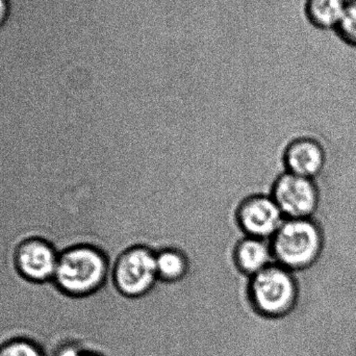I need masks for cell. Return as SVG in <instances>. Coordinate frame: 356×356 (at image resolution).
Masks as SVG:
<instances>
[{
	"label": "cell",
	"instance_id": "obj_1",
	"mask_svg": "<svg viewBox=\"0 0 356 356\" xmlns=\"http://www.w3.org/2000/svg\"><path fill=\"white\" fill-rule=\"evenodd\" d=\"M119 257H108L99 248L90 245L71 247L60 253L52 282L65 294L87 296L106 284Z\"/></svg>",
	"mask_w": 356,
	"mask_h": 356
},
{
	"label": "cell",
	"instance_id": "obj_2",
	"mask_svg": "<svg viewBox=\"0 0 356 356\" xmlns=\"http://www.w3.org/2000/svg\"><path fill=\"white\" fill-rule=\"evenodd\" d=\"M321 234L307 219L284 220L271 247L275 264L290 271L305 269L314 263L321 250Z\"/></svg>",
	"mask_w": 356,
	"mask_h": 356
},
{
	"label": "cell",
	"instance_id": "obj_3",
	"mask_svg": "<svg viewBox=\"0 0 356 356\" xmlns=\"http://www.w3.org/2000/svg\"><path fill=\"white\" fill-rule=\"evenodd\" d=\"M250 296L259 313L267 317H282L292 312L298 302V282L292 271L273 264L251 277Z\"/></svg>",
	"mask_w": 356,
	"mask_h": 356
},
{
	"label": "cell",
	"instance_id": "obj_4",
	"mask_svg": "<svg viewBox=\"0 0 356 356\" xmlns=\"http://www.w3.org/2000/svg\"><path fill=\"white\" fill-rule=\"evenodd\" d=\"M156 251L136 246L123 252L113 265V278L121 293L139 297L149 292L159 280Z\"/></svg>",
	"mask_w": 356,
	"mask_h": 356
},
{
	"label": "cell",
	"instance_id": "obj_5",
	"mask_svg": "<svg viewBox=\"0 0 356 356\" xmlns=\"http://www.w3.org/2000/svg\"><path fill=\"white\" fill-rule=\"evenodd\" d=\"M284 217L305 219L315 211L317 190L309 178L286 172L274 184L271 194Z\"/></svg>",
	"mask_w": 356,
	"mask_h": 356
},
{
	"label": "cell",
	"instance_id": "obj_6",
	"mask_svg": "<svg viewBox=\"0 0 356 356\" xmlns=\"http://www.w3.org/2000/svg\"><path fill=\"white\" fill-rule=\"evenodd\" d=\"M284 216L271 195H254L238 207V221L248 236L272 240L284 222Z\"/></svg>",
	"mask_w": 356,
	"mask_h": 356
},
{
	"label": "cell",
	"instance_id": "obj_7",
	"mask_svg": "<svg viewBox=\"0 0 356 356\" xmlns=\"http://www.w3.org/2000/svg\"><path fill=\"white\" fill-rule=\"evenodd\" d=\"M60 252L45 238H29L23 241L16 251V267L19 273L31 282H52Z\"/></svg>",
	"mask_w": 356,
	"mask_h": 356
},
{
	"label": "cell",
	"instance_id": "obj_8",
	"mask_svg": "<svg viewBox=\"0 0 356 356\" xmlns=\"http://www.w3.org/2000/svg\"><path fill=\"white\" fill-rule=\"evenodd\" d=\"M324 156L321 147L313 140L299 138L286 147L284 164L286 172L311 178L323 167Z\"/></svg>",
	"mask_w": 356,
	"mask_h": 356
},
{
	"label": "cell",
	"instance_id": "obj_9",
	"mask_svg": "<svg viewBox=\"0 0 356 356\" xmlns=\"http://www.w3.org/2000/svg\"><path fill=\"white\" fill-rule=\"evenodd\" d=\"M234 259L238 269L251 277L275 264L271 241L248 236L238 243Z\"/></svg>",
	"mask_w": 356,
	"mask_h": 356
},
{
	"label": "cell",
	"instance_id": "obj_10",
	"mask_svg": "<svg viewBox=\"0 0 356 356\" xmlns=\"http://www.w3.org/2000/svg\"><path fill=\"white\" fill-rule=\"evenodd\" d=\"M346 6L345 0H307V15L317 26L332 29L340 25Z\"/></svg>",
	"mask_w": 356,
	"mask_h": 356
},
{
	"label": "cell",
	"instance_id": "obj_11",
	"mask_svg": "<svg viewBox=\"0 0 356 356\" xmlns=\"http://www.w3.org/2000/svg\"><path fill=\"white\" fill-rule=\"evenodd\" d=\"M156 272L159 280L177 282L190 269V261L186 253L175 248H166L156 252Z\"/></svg>",
	"mask_w": 356,
	"mask_h": 356
},
{
	"label": "cell",
	"instance_id": "obj_12",
	"mask_svg": "<svg viewBox=\"0 0 356 356\" xmlns=\"http://www.w3.org/2000/svg\"><path fill=\"white\" fill-rule=\"evenodd\" d=\"M0 356H47L45 350L33 341L16 338L0 347Z\"/></svg>",
	"mask_w": 356,
	"mask_h": 356
},
{
	"label": "cell",
	"instance_id": "obj_13",
	"mask_svg": "<svg viewBox=\"0 0 356 356\" xmlns=\"http://www.w3.org/2000/svg\"><path fill=\"white\" fill-rule=\"evenodd\" d=\"M339 29L347 41L356 45V0H351L347 3Z\"/></svg>",
	"mask_w": 356,
	"mask_h": 356
},
{
	"label": "cell",
	"instance_id": "obj_14",
	"mask_svg": "<svg viewBox=\"0 0 356 356\" xmlns=\"http://www.w3.org/2000/svg\"><path fill=\"white\" fill-rule=\"evenodd\" d=\"M58 356H102L96 355L93 353H88V351L83 350L79 345H68L65 346L62 350L58 353Z\"/></svg>",
	"mask_w": 356,
	"mask_h": 356
},
{
	"label": "cell",
	"instance_id": "obj_15",
	"mask_svg": "<svg viewBox=\"0 0 356 356\" xmlns=\"http://www.w3.org/2000/svg\"><path fill=\"white\" fill-rule=\"evenodd\" d=\"M8 14H10V2L8 0H0V29L8 20Z\"/></svg>",
	"mask_w": 356,
	"mask_h": 356
}]
</instances>
